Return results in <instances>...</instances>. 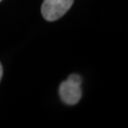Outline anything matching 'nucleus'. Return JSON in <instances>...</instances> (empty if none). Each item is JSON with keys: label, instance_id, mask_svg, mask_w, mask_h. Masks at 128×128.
Listing matches in <instances>:
<instances>
[{"label": "nucleus", "instance_id": "obj_1", "mask_svg": "<svg viewBox=\"0 0 128 128\" xmlns=\"http://www.w3.org/2000/svg\"><path fill=\"white\" fill-rule=\"evenodd\" d=\"M74 0H44L41 12L48 21H55L66 14Z\"/></svg>", "mask_w": 128, "mask_h": 128}, {"label": "nucleus", "instance_id": "obj_2", "mask_svg": "<svg viewBox=\"0 0 128 128\" xmlns=\"http://www.w3.org/2000/svg\"><path fill=\"white\" fill-rule=\"evenodd\" d=\"M59 93L62 101L64 104L69 105L76 104L81 100L82 97V89L81 84H74L68 80L61 84L59 88Z\"/></svg>", "mask_w": 128, "mask_h": 128}, {"label": "nucleus", "instance_id": "obj_3", "mask_svg": "<svg viewBox=\"0 0 128 128\" xmlns=\"http://www.w3.org/2000/svg\"><path fill=\"white\" fill-rule=\"evenodd\" d=\"M68 80L70 81V82H74V84H82V78H81V76L77 75V74H71L68 78Z\"/></svg>", "mask_w": 128, "mask_h": 128}, {"label": "nucleus", "instance_id": "obj_4", "mask_svg": "<svg viewBox=\"0 0 128 128\" xmlns=\"http://www.w3.org/2000/svg\"><path fill=\"white\" fill-rule=\"evenodd\" d=\"M2 75H3V68H2V66H1V64H0V81H1Z\"/></svg>", "mask_w": 128, "mask_h": 128}, {"label": "nucleus", "instance_id": "obj_5", "mask_svg": "<svg viewBox=\"0 0 128 128\" xmlns=\"http://www.w3.org/2000/svg\"><path fill=\"white\" fill-rule=\"evenodd\" d=\"M0 1H1V0H0Z\"/></svg>", "mask_w": 128, "mask_h": 128}]
</instances>
